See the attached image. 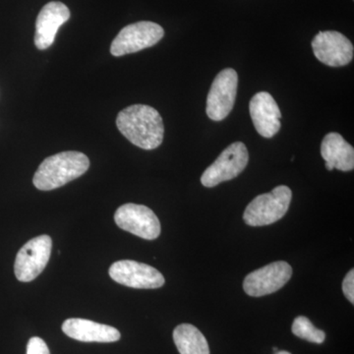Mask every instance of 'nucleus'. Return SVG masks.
I'll list each match as a JSON object with an SVG mask.
<instances>
[{
    "instance_id": "10",
    "label": "nucleus",
    "mask_w": 354,
    "mask_h": 354,
    "mask_svg": "<svg viewBox=\"0 0 354 354\" xmlns=\"http://www.w3.org/2000/svg\"><path fill=\"white\" fill-rule=\"evenodd\" d=\"M292 276V268L285 262L271 263L246 276L243 290L253 297H264L281 290Z\"/></svg>"
},
{
    "instance_id": "2",
    "label": "nucleus",
    "mask_w": 354,
    "mask_h": 354,
    "mask_svg": "<svg viewBox=\"0 0 354 354\" xmlns=\"http://www.w3.org/2000/svg\"><path fill=\"white\" fill-rule=\"evenodd\" d=\"M90 167V160L85 153L67 151L50 156L39 165L32 183L41 191H50L62 187L82 176Z\"/></svg>"
},
{
    "instance_id": "17",
    "label": "nucleus",
    "mask_w": 354,
    "mask_h": 354,
    "mask_svg": "<svg viewBox=\"0 0 354 354\" xmlns=\"http://www.w3.org/2000/svg\"><path fill=\"white\" fill-rule=\"evenodd\" d=\"M293 335L305 339V341L314 342V344H323L325 342L326 334L322 330L317 329L307 317L299 316L293 321Z\"/></svg>"
},
{
    "instance_id": "14",
    "label": "nucleus",
    "mask_w": 354,
    "mask_h": 354,
    "mask_svg": "<svg viewBox=\"0 0 354 354\" xmlns=\"http://www.w3.org/2000/svg\"><path fill=\"white\" fill-rule=\"evenodd\" d=\"M62 330L71 339L84 342H114L121 337L115 328L86 319H68L62 325Z\"/></svg>"
},
{
    "instance_id": "3",
    "label": "nucleus",
    "mask_w": 354,
    "mask_h": 354,
    "mask_svg": "<svg viewBox=\"0 0 354 354\" xmlns=\"http://www.w3.org/2000/svg\"><path fill=\"white\" fill-rule=\"evenodd\" d=\"M292 192L288 186L281 185L272 192L261 194L246 207L243 220L250 227H264L283 218L288 213Z\"/></svg>"
},
{
    "instance_id": "5",
    "label": "nucleus",
    "mask_w": 354,
    "mask_h": 354,
    "mask_svg": "<svg viewBox=\"0 0 354 354\" xmlns=\"http://www.w3.org/2000/svg\"><path fill=\"white\" fill-rule=\"evenodd\" d=\"M53 241L48 235H39L28 241L16 256L14 272L22 283L38 278L50 261Z\"/></svg>"
},
{
    "instance_id": "11",
    "label": "nucleus",
    "mask_w": 354,
    "mask_h": 354,
    "mask_svg": "<svg viewBox=\"0 0 354 354\" xmlns=\"http://www.w3.org/2000/svg\"><path fill=\"white\" fill-rule=\"evenodd\" d=\"M312 48L317 59L328 66H344L353 59V44L339 32H319L312 41Z\"/></svg>"
},
{
    "instance_id": "8",
    "label": "nucleus",
    "mask_w": 354,
    "mask_h": 354,
    "mask_svg": "<svg viewBox=\"0 0 354 354\" xmlns=\"http://www.w3.org/2000/svg\"><path fill=\"white\" fill-rule=\"evenodd\" d=\"M114 221L121 230L130 234L153 241L160 234V223L152 209L143 205H122L114 214Z\"/></svg>"
},
{
    "instance_id": "13",
    "label": "nucleus",
    "mask_w": 354,
    "mask_h": 354,
    "mask_svg": "<svg viewBox=\"0 0 354 354\" xmlns=\"http://www.w3.org/2000/svg\"><path fill=\"white\" fill-rule=\"evenodd\" d=\"M70 18L68 7L59 1L46 4L39 13L36 22L35 44L39 50H44L55 43L58 29Z\"/></svg>"
},
{
    "instance_id": "1",
    "label": "nucleus",
    "mask_w": 354,
    "mask_h": 354,
    "mask_svg": "<svg viewBox=\"0 0 354 354\" xmlns=\"http://www.w3.org/2000/svg\"><path fill=\"white\" fill-rule=\"evenodd\" d=\"M116 125L128 141L144 150L157 149L164 140L162 116L157 109L146 104H133L122 109Z\"/></svg>"
},
{
    "instance_id": "4",
    "label": "nucleus",
    "mask_w": 354,
    "mask_h": 354,
    "mask_svg": "<svg viewBox=\"0 0 354 354\" xmlns=\"http://www.w3.org/2000/svg\"><path fill=\"white\" fill-rule=\"evenodd\" d=\"M164 36V29L157 23L150 21L133 23L118 32L111 44V53L118 57L138 53L155 46Z\"/></svg>"
},
{
    "instance_id": "15",
    "label": "nucleus",
    "mask_w": 354,
    "mask_h": 354,
    "mask_svg": "<svg viewBox=\"0 0 354 354\" xmlns=\"http://www.w3.org/2000/svg\"><path fill=\"white\" fill-rule=\"evenodd\" d=\"M321 155L326 160V169L351 171L354 169V149L337 132L326 135L321 144Z\"/></svg>"
},
{
    "instance_id": "6",
    "label": "nucleus",
    "mask_w": 354,
    "mask_h": 354,
    "mask_svg": "<svg viewBox=\"0 0 354 354\" xmlns=\"http://www.w3.org/2000/svg\"><path fill=\"white\" fill-rule=\"evenodd\" d=\"M249 153L245 144L235 142L223 151L215 162L209 165L201 176L205 187L212 188L225 181L232 180L245 169Z\"/></svg>"
},
{
    "instance_id": "9",
    "label": "nucleus",
    "mask_w": 354,
    "mask_h": 354,
    "mask_svg": "<svg viewBox=\"0 0 354 354\" xmlns=\"http://www.w3.org/2000/svg\"><path fill=\"white\" fill-rule=\"evenodd\" d=\"M109 272L114 281L128 288L153 290L165 285L164 276L157 269L136 261H118L111 266Z\"/></svg>"
},
{
    "instance_id": "19",
    "label": "nucleus",
    "mask_w": 354,
    "mask_h": 354,
    "mask_svg": "<svg viewBox=\"0 0 354 354\" xmlns=\"http://www.w3.org/2000/svg\"><path fill=\"white\" fill-rule=\"evenodd\" d=\"M342 291L351 304H354V271L351 270L342 281Z\"/></svg>"
},
{
    "instance_id": "18",
    "label": "nucleus",
    "mask_w": 354,
    "mask_h": 354,
    "mask_svg": "<svg viewBox=\"0 0 354 354\" xmlns=\"http://www.w3.org/2000/svg\"><path fill=\"white\" fill-rule=\"evenodd\" d=\"M26 354H50V349L43 339L38 337H31L27 346Z\"/></svg>"
},
{
    "instance_id": "7",
    "label": "nucleus",
    "mask_w": 354,
    "mask_h": 354,
    "mask_svg": "<svg viewBox=\"0 0 354 354\" xmlns=\"http://www.w3.org/2000/svg\"><path fill=\"white\" fill-rule=\"evenodd\" d=\"M239 87V75L232 68L221 70L216 76L207 97L206 113L212 120L221 121L234 109Z\"/></svg>"
},
{
    "instance_id": "16",
    "label": "nucleus",
    "mask_w": 354,
    "mask_h": 354,
    "mask_svg": "<svg viewBox=\"0 0 354 354\" xmlns=\"http://www.w3.org/2000/svg\"><path fill=\"white\" fill-rule=\"evenodd\" d=\"M174 341L180 354H209L204 335L191 324H181L174 330Z\"/></svg>"
},
{
    "instance_id": "12",
    "label": "nucleus",
    "mask_w": 354,
    "mask_h": 354,
    "mask_svg": "<svg viewBox=\"0 0 354 354\" xmlns=\"http://www.w3.org/2000/svg\"><path fill=\"white\" fill-rule=\"evenodd\" d=\"M254 127L261 136L272 138L281 129V113L277 102L267 92L257 93L249 104Z\"/></svg>"
},
{
    "instance_id": "21",
    "label": "nucleus",
    "mask_w": 354,
    "mask_h": 354,
    "mask_svg": "<svg viewBox=\"0 0 354 354\" xmlns=\"http://www.w3.org/2000/svg\"><path fill=\"white\" fill-rule=\"evenodd\" d=\"M274 353H277V351H278V348H274Z\"/></svg>"
},
{
    "instance_id": "20",
    "label": "nucleus",
    "mask_w": 354,
    "mask_h": 354,
    "mask_svg": "<svg viewBox=\"0 0 354 354\" xmlns=\"http://www.w3.org/2000/svg\"><path fill=\"white\" fill-rule=\"evenodd\" d=\"M274 354H291L290 353H288V351H277Z\"/></svg>"
}]
</instances>
